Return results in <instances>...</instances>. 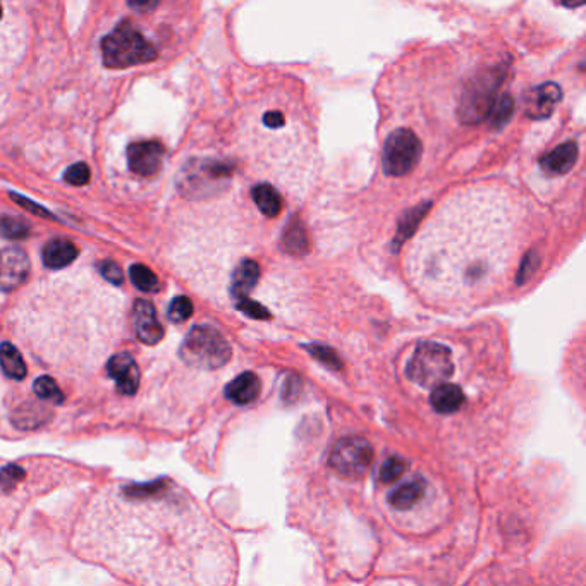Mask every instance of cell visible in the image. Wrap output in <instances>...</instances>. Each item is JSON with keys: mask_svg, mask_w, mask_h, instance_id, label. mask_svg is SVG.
Returning a JSON list of instances; mask_svg holds the SVG:
<instances>
[{"mask_svg": "<svg viewBox=\"0 0 586 586\" xmlns=\"http://www.w3.org/2000/svg\"><path fill=\"white\" fill-rule=\"evenodd\" d=\"M64 179H66V182H69L73 186H83V184H86L90 181V167L86 164H83V162L76 164V165H73V167H69L66 171Z\"/></svg>", "mask_w": 586, "mask_h": 586, "instance_id": "obj_30", "label": "cell"}, {"mask_svg": "<svg viewBox=\"0 0 586 586\" xmlns=\"http://www.w3.org/2000/svg\"><path fill=\"white\" fill-rule=\"evenodd\" d=\"M309 353H313L320 361H324L325 365H329L332 368H339L341 366L339 357H335L331 349H325V348H309Z\"/></svg>", "mask_w": 586, "mask_h": 586, "instance_id": "obj_34", "label": "cell"}, {"mask_svg": "<svg viewBox=\"0 0 586 586\" xmlns=\"http://www.w3.org/2000/svg\"><path fill=\"white\" fill-rule=\"evenodd\" d=\"M11 198H12L14 202H18V204L21 205L23 208H26V210L33 212L35 215H42V217H52V213L49 212V210H45V208H44V206H40V205L29 202L28 198L21 197V195H18V193H11Z\"/></svg>", "mask_w": 586, "mask_h": 586, "instance_id": "obj_33", "label": "cell"}, {"mask_svg": "<svg viewBox=\"0 0 586 586\" xmlns=\"http://www.w3.org/2000/svg\"><path fill=\"white\" fill-rule=\"evenodd\" d=\"M430 403L437 413L453 414L464 405V394L459 385L454 383H442L435 389L430 397Z\"/></svg>", "mask_w": 586, "mask_h": 586, "instance_id": "obj_18", "label": "cell"}, {"mask_svg": "<svg viewBox=\"0 0 586 586\" xmlns=\"http://www.w3.org/2000/svg\"><path fill=\"white\" fill-rule=\"evenodd\" d=\"M406 470V461L399 456H394V458H389L382 464L381 468V473H379V478L382 484H392L394 480H397Z\"/></svg>", "mask_w": 586, "mask_h": 586, "instance_id": "obj_27", "label": "cell"}, {"mask_svg": "<svg viewBox=\"0 0 586 586\" xmlns=\"http://www.w3.org/2000/svg\"><path fill=\"white\" fill-rule=\"evenodd\" d=\"M99 270L102 272V276L107 281L116 284V285H119V284H123V281H124V274H123L121 267L117 263H114V261H108V260L102 261L99 265Z\"/></svg>", "mask_w": 586, "mask_h": 586, "instance_id": "obj_31", "label": "cell"}, {"mask_svg": "<svg viewBox=\"0 0 586 586\" xmlns=\"http://www.w3.org/2000/svg\"><path fill=\"white\" fill-rule=\"evenodd\" d=\"M103 64L112 69H123L147 64L157 57L152 44L132 23H121L102 42Z\"/></svg>", "mask_w": 586, "mask_h": 586, "instance_id": "obj_3", "label": "cell"}, {"mask_svg": "<svg viewBox=\"0 0 586 586\" xmlns=\"http://www.w3.org/2000/svg\"><path fill=\"white\" fill-rule=\"evenodd\" d=\"M497 88H499V79H494V75L478 79V83H475L462 97L461 119L470 124L486 121L492 114L494 103L499 99L495 97Z\"/></svg>", "mask_w": 586, "mask_h": 586, "instance_id": "obj_8", "label": "cell"}, {"mask_svg": "<svg viewBox=\"0 0 586 586\" xmlns=\"http://www.w3.org/2000/svg\"><path fill=\"white\" fill-rule=\"evenodd\" d=\"M179 357L189 366L217 370L229 361L230 346L217 329L210 325H197L181 344Z\"/></svg>", "mask_w": 586, "mask_h": 586, "instance_id": "obj_4", "label": "cell"}, {"mask_svg": "<svg viewBox=\"0 0 586 586\" xmlns=\"http://www.w3.org/2000/svg\"><path fill=\"white\" fill-rule=\"evenodd\" d=\"M0 366L5 377L12 381H23L28 373L25 359L11 342L0 344Z\"/></svg>", "mask_w": 586, "mask_h": 586, "instance_id": "obj_21", "label": "cell"}, {"mask_svg": "<svg viewBox=\"0 0 586 586\" xmlns=\"http://www.w3.org/2000/svg\"><path fill=\"white\" fill-rule=\"evenodd\" d=\"M237 308L241 311H245L246 315L253 317V318H267L269 317V313H267V309L263 306L256 305L255 301H250V300L237 301Z\"/></svg>", "mask_w": 586, "mask_h": 586, "instance_id": "obj_32", "label": "cell"}, {"mask_svg": "<svg viewBox=\"0 0 586 586\" xmlns=\"http://www.w3.org/2000/svg\"><path fill=\"white\" fill-rule=\"evenodd\" d=\"M33 392L35 396L44 401V403H52V405H60L64 401V394L59 389L57 382L51 377H40L33 383Z\"/></svg>", "mask_w": 586, "mask_h": 586, "instance_id": "obj_23", "label": "cell"}, {"mask_svg": "<svg viewBox=\"0 0 586 586\" xmlns=\"http://www.w3.org/2000/svg\"><path fill=\"white\" fill-rule=\"evenodd\" d=\"M0 234L7 239H25L29 236V224L23 219L2 217L0 219Z\"/></svg>", "mask_w": 586, "mask_h": 586, "instance_id": "obj_25", "label": "cell"}, {"mask_svg": "<svg viewBox=\"0 0 586 586\" xmlns=\"http://www.w3.org/2000/svg\"><path fill=\"white\" fill-rule=\"evenodd\" d=\"M576 158L578 145L574 141H566L542 158V167L550 174H566L574 167Z\"/></svg>", "mask_w": 586, "mask_h": 586, "instance_id": "obj_16", "label": "cell"}, {"mask_svg": "<svg viewBox=\"0 0 586 586\" xmlns=\"http://www.w3.org/2000/svg\"><path fill=\"white\" fill-rule=\"evenodd\" d=\"M165 150L158 141H138L129 145V169L143 178L155 176L164 162Z\"/></svg>", "mask_w": 586, "mask_h": 586, "instance_id": "obj_9", "label": "cell"}, {"mask_svg": "<svg viewBox=\"0 0 586 586\" xmlns=\"http://www.w3.org/2000/svg\"><path fill=\"white\" fill-rule=\"evenodd\" d=\"M230 178V167L224 162L205 160L191 167V173L182 179L186 191H206Z\"/></svg>", "mask_w": 586, "mask_h": 586, "instance_id": "obj_10", "label": "cell"}, {"mask_svg": "<svg viewBox=\"0 0 586 586\" xmlns=\"http://www.w3.org/2000/svg\"><path fill=\"white\" fill-rule=\"evenodd\" d=\"M169 320L171 322H176V324H181L184 320H188L191 315H193V303L189 298L186 296H179V298H174L173 303L169 306Z\"/></svg>", "mask_w": 586, "mask_h": 586, "instance_id": "obj_28", "label": "cell"}, {"mask_svg": "<svg viewBox=\"0 0 586 586\" xmlns=\"http://www.w3.org/2000/svg\"><path fill=\"white\" fill-rule=\"evenodd\" d=\"M421 157V143L409 129H396L383 145V171L401 178L414 169Z\"/></svg>", "mask_w": 586, "mask_h": 586, "instance_id": "obj_6", "label": "cell"}, {"mask_svg": "<svg viewBox=\"0 0 586 586\" xmlns=\"http://www.w3.org/2000/svg\"><path fill=\"white\" fill-rule=\"evenodd\" d=\"M108 377L116 382V389L123 396H134L140 389V368L134 357L126 353H119L116 357H110L107 365Z\"/></svg>", "mask_w": 586, "mask_h": 586, "instance_id": "obj_12", "label": "cell"}, {"mask_svg": "<svg viewBox=\"0 0 586 586\" xmlns=\"http://www.w3.org/2000/svg\"><path fill=\"white\" fill-rule=\"evenodd\" d=\"M132 325L136 337L147 346H155L164 339V327L160 325L157 311L150 301L140 300L134 303Z\"/></svg>", "mask_w": 586, "mask_h": 586, "instance_id": "obj_13", "label": "cell"}, {"mask_svg": "<svg viewBox=\"0 0 586 586\" xmlns=\"http://www.w3.org/2000/svg\"><path fill=\"white\" fill-rule=\"evenodd\" d=\"M77 255H79V252H77L76 246L71 241L53 239V241L45 245L42 258H44V263L49 269H64L71 261H75Z\"/></svg>", "mask_w": 586, "mask_h": 586, "instance_id": "obj_17", "label": "cell"}, {"mask_svg": "<svg viewBox=\"0 0 586 586\" xmlns=\"http://www.w3.org/2000/svg\"><path fill=\"white\" fill-rule=\"evenodd\" d=\"M561 100V88L556 83H543L528 92L525 97V110L532 119L549 117Z\"/></svg>", "mask_w": 586, "mask_h": 586, "instance_id": "obj_14", "label": "cell"}, {"mask_svg": "<svg viewBox=\"0 0 586 586\" xmlns=\"http://www.w3.org/2000/svg\"><path fill=\"white\" fill-rule=\"evenodd\" d=\"M210 526L171 478L114 482L77 521L75 547L88 561L141 586H197L193 571Z\"/></svg>", "mask_w": 586, "mask_h": 586, "instance_id": "obj_1", "label": "cell"}, {"mask_svg": "<svg viewBox=\"0 0 586 586\" xmlns=\"http://www.w3.org/2000/svg\"><path fill=\"white\" fill-rule=\"evenodd\" d=\"M373 461V447L363 437H344L332 449V470L346 478L361 477Z\"/></svg>", "mask_w": 586, "mask_h": 586, "instance_id": "obj_7", "label": "cell"}, {"mask_svg": "<svg viewBox=\"0 0 586 586\" xmlns=\"http://www.w3.org/2000/svg\"><path fill=\"white\" fill-rule=\"evenodd\" d=\"M453 370L449 348L438 342H423L409 359L406 373L409 381L421 387H434L446 382L453 375Z\"/></svg>", "mask_w": 586, "mask_h": 586, "instance_id": "obj_5", "label": "cell"}, {"mask_svg": "<svg viewBox=\"0 0 586 586\" xmlns=\"http://www.w3.org/2000/svg\"><path fill=\"white\" fill-rule=\"evenodd\" d=\"M0 18H2V5H0Z\"/></svg>", "mask_w": 586, "mask_h": 586, "instance_id": "obj_35", "label": "cell"}, {"mask_svg": "<svg viewBox=\"0 0 586 586\" xmlns=\"http://www.w3.org/2000/svg\"><path fill=\"white\" fill-rule=\"evenodd\" d=\"M129 276H131V281L132 284L140 289V291H145V293H153V291H158V279L157 276L153 274L152 270L145 265H131L129 269Z\"/></svg>", "mask_w": 586, "mask_h": 586, "instance_id": "obj_24", "label": "cell"}, {"mask_svg": "<svg viewBox=\"0 0 586 586\" xmlns=\"http://www.w3.org/2000/svg\"><path fill=\"white\" fill-rule=\"evenodd\" d=\"M466 208L468 219L464 215L462 202L451 205L437 219V229H429L437 234V239L425 236L423 253L416 255V270L420 281L437 287V291L456 289H477L492 277L499 269L502 258V236L495 234L502 222H490L494 219L492 212L486 221H480L484 208Z\"/></svg>", "mask_w": 586, "mask_h": 586, "instance_id": "obj_2", "label": "cell"}, {"mask_svg": "<svg viewBox=\"0 0 586 586\" xmlns=\"http://www.w3.org/2000/svg\"><path fill=\"white\" fill-rule=\"evenodd\" d=\"M29 258L20 248L0 250V291H12L26 281Z\"/></svg>", "mask_w": 586, "mask_h": 586, "instance_id": "obj_11", "label": "cell"}, {"mask_svg": "<svg viewBox=\"0 0 586 586\" xmlns=\"http://www.w3.org/2000/svg\"><path fill=\"white\" fill-rule=\"evenodd\" d=\"M284 245H285V250L291 253H305L308 241H306L305 229L301 228L300 222L293 224L287 229L284 236Z\"/></svg>", "mask_w": 586, "mask_h": 586, "instance_id": "obj_26", "label": "cell"}, {"mask_svg": "<svg viewBox=\"0 0 586 586\" xmlns=\"http://www.w3.org/2000/svg\"><path fill=\"white\" fill-rule=\"evenodd\" d=\"M510 114H512V100L508 95H502L494 103V108H492V114H490L488 121L495 126H502L510 119Z\"/></svg>", "mask_w": 586, "mask_h": 586, "instance_id": "obj_29", "label": "cell"}, {"mask_svg": "<svg viewBox=\"0 0 586 586\" xmlns=\"http://www.w3.org/2000/svg\"><path fill=\"white\" fill-rule=\"evenodd\" d=\"M427 490V484L421 478H414L408 484L401 485L399 488H396L390 495L389 501L392 504V508L397 510H413L425 495Z\"/></svg>", "mask_w": 586, "mask_h": 586, "instance_id": "obj_19", "label": "cell"}, {"mask_svg": "<svg viewBox=\"0 0 586 586\" xmlns=\"http://www.w3.org/2000/svg\"><path fill=\"white\" fill-rule=\"evenodd\" d=\"M258 394H260V381L252 372L241 373L226 387L228 399L239 406L252 405L258 397Z\"/></svg>", "mask_w": 586, "mask_h": 586, "instance_id": "obj_15", "label": "cell"}, {"mask_svg": "<svg viewBox=\"0 0 586 586\" xmlns=\"http://www.w3.org/2000/svg\"><path fill=\"white\" fill-rule=\"evenodd\" d=\"M258 276H260V267L253 260H245L234 272L232 277V296L241 301L246 300V294L253 289L258 282Z\"/></svg>", "mask_w": 586, "mask_h": 586, "instance_id": "obj_20", "label": "cell"}, {"mask_svg": "<svg viewBox=\"0 0 586 586\" xmlns=\"http://www.w3.org/2000/svg\"><path fill=\"white\" fill-rule=\"evenodd\" d=\"M253 200L258 210L270 219H276L282 212L281 195L269 184H258L253 189Z\"/></svg>", "mask_w": 586, "mask_h": 586, "instance_id": "obj_22", "label": "cell"}]
</instances>
